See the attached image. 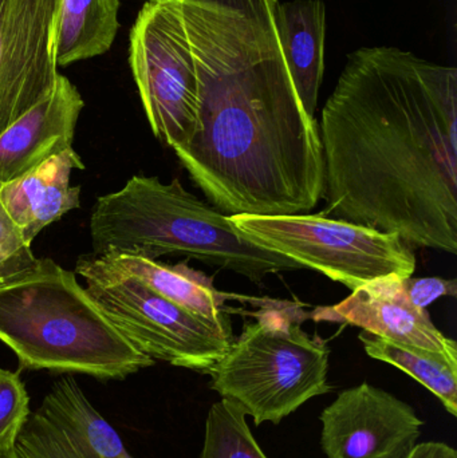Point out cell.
I'll list each match as a JSON object with an SVG mask.
<instances>
[{"label": "cell", "mask_w": 457, "mask_h": 458, "mask_svg": "<svg viewBox=\"0 0 457 458\" xmlns=\"http://www.w3.org/2000/svg\"><path fill=\"white\" fill-rule=\"evenodd\" d=\"M37 261L31 245L24 242L0 201V284L32 268Z\"/></svg>", "instance_id": "cell-21"}, {"label": "cell", "mask_w": 457, "mask_h": 458, "mask_svg": "<svg viewBox=\"0 0 457 458\" xmlns=\"http://www.w3.org/2000/svg\"><path fill=\"white\" fill-rule=\"evenodd\" d=\"M2 458H19V456H18V454H16V452H15V454H10V456L2 457Z\"/></svg>", "instance_id": "cell-24"}, {"label": "cell", "mask_w": 457, "mask_h": 458, "mask_svg": "<svg viewBox=\"0 0 457 458\" xmlns=\"http://www.w3.org/2000/svg\"><path fill=\"white\" fill-rule=\"evenodd\" d=\"M407 458H457V452L447 444L429 441L418 444Z\"/></svg>", "instance_id": "cell-23"}, {"label": "cell", "mask_w": 457, "mask_h": 458, "mask_svg": "<svg viewBox=\"0 0 457 458\" xmlns=\"http://www.w3.org/2000/svg\"><path fill=\"white\" fill-rule=\"evenodd\" d=\"M276 26L298 96L306 113L314 117L325 72V3L322 0L279 3Z\"/></svg>", "instance_id": "cell-15"}, {"label": "cell", "mask_w": 457, "mask_h": 458, "mask_svg": "<svg viewBox=\"0 0 457 458\" xmlns=\"http://www.w3.org/2000/svg\"><path fill=\"white\" fill-rule=\"evenodd\" d=\"M99 258L107 266L133 275L160 295L233 335L230 318L223 310L224 295L201 272L190 268L185 263L169 266L152 259L126 253H107Z\"/></svg>", "instance_id": "cell-16"}, {"label": "cell", "mask_w": 457, "mask_h": 458, "mask_svg": "<svg viewBox=\"0 0 457 458\" xmlns=\"http://www.w3.org/2000/svg\"><path fill=\"white\" fill-rule=\"evenodd\" d=\"M231 222L255 244L354 291L378 277L412 276L416 256L396 232L353 225L322 215L251 216Z\"/></svg>", "instance_id": "cell-7"}, {"label": "cell", "mask_w": 457, "mask_h": 458, "mask_svg": "<svg viewBox=\"0 0 457 458\" xmlns=\"http://www.w3.org/2000/svg\"><path fill=\"white\" fill-rule=\"evenodd\" d=\"M405 293L410 303L418 309L427 310L442 296H456L457 282L455 279H442V277H404L402 279Z\"/></svg>", "instance_id": "cell-22"}, {"label": "cell", "mask_w": 457, "mask_h": 458, "mask_svg": "<svg viewBox=\"0 0 457 458\" xmlns=\"http://www.w3.org/2000/svg\"><path fill=\"white\" fill-rule=\"evenodd\" d=\"M30 416L29 393L21 376L0 369V458L15 454Z\"/></svg>", "instance_id": "cell-20"}, {"label": "cell", "mask_w": 457, "mask_h": 458, "mask_svg": "<svg viewBox=\"0 0 457 458\" xmlns=\"http://www.w3.org/2000/svg\"><path fill=\"white\" fill-rule=\"evenodd\" d=\"M75 272L112 325L153 360L207 374L233 344L231 334L94 253L80 256Z\"/></svg>", "instance_id": "cell-6"}, {"label": "cell", "mask_w": 457, "mask_h": 458, "mask_svg": "<svg viewBox=\"0 0 457 458\" xmlns=\"http://www.w3.org/2000/svg\"><path fill=\"white\" fill-rule=\"evenodd\" d=\"M90 234L94 255L188 256L255 283L274 272L303 268L255 244L179 179L165 184L156 176H133L117 192L101 196L91 211Z\"/></svg>", "instance_id": "cell-4"}, {"label": "cell", "mask_w": 457, "mask_h": 458, "mask_svg": "<svg viewBox=\"0 0 457 458\" xmlns=\"http://www.w3.org/2000/svg\"><path fill=\"white\" fill-rule=\"evenodd\" d=\"M61 0H0V133L58 81Z\"/></svg>", "instance_id": "cell-9"}, {"label": "cell", "mask_w": 457, "mask_h": 458, "mask_svg": "<svg viewBox=\"0 0 457 458\" xmlns=\"http://www.w3.org/2000/svg\"><path fill=\"white\" fill-rule=\"evenodd\" d=\"M200 458H268L246 421V414L228 401L209 409Z\"/></svg>", "instance_id": "cell-19"}, {"label": "cell", "mask_w": 457, "mask_h": 458, "mask_svg": "<svg viewBox=\"0 0 457 458\" xmlns=\"http://www.w3.org/2000/svg\"><path fill=\"white\" fill-rule=\"evenodd\" d=\"M19 458H136L74 377L54 382L16 444Z\"/></svg>", "instance_id": "cell-11"}, {"label": "cell", "mask_w": 457, "mask_h": 458, "mask_svg": "<svg viewBox=\"0 0 457 458\" xmlns=\"http://www.w3.org/2000/svg\"><path fill=\"white\" fill-rule=\"evenodd\" d=\"M199 81L198 123L176 148L227 216L308 215L324 198L325 158L276 26L279 0H172Z\"/></svg>", "instance_id": "cell-1"}, {"label": "cell", "mask_w": 457, "mask_h": 458, "mask_svg": "<svg viewBox=\"0 0 457 458\" xmlns=\"http://www.w3.org/2000/svg\"><path fill=\"white\" fill-rule=\"evenodd\" d=\"M404 277L397 275L365 283L332 307H318L316 320L343 322L402 346L445 355L457 360V344L432 323L427 310L410 303Z\"/></svg>", "instance_id": "cell-12"}, {"label": "cell", "mask_w": 457, "mask_h": 458, "mask_svg": "<svg viewBox=\"0 0 457 458\" xmlns=\"http://www.w3.org/2000/svg\"><path fill=\"white\" fill-rule=\"evenodd\" d=\"M321 422L327 458H407L424 425L410 403L367 382L340 393Z\"/></svg>", "instance_id": "cell-10"}, {"label": "cell", "mask_w": 457, "mask_h": 458, "mask_svg": "<svg viewBox=\"0 0 457 458\" xmlns=\"http://www.w3.org/2000/svg\"><path fill=\"white\" fill-rule=\"evenodd\" d=\"M120 0H61L58 64L104 55L120 31Z\"/></svg>", "instance_id": "cell-17"}, {"label": "cell", "mask_w": 457, "mask_h": 458, "mask_svg": "<svg viewBox=\"0 0 457 458\" xmlns=\"http://www.w3.org/2000/svg\"><path fill=\"white\" fill-rule=\"evenodd\" d=\"M83 107L77 86L59 75L47 97L0 133V185L72 148Z\"/></svg>", "instance_id": "cell-13"}, {"label": "cell", "mask_w": 457, "mask_h": 458, "mask_svg": "<svg viewBox=\"0 0 457 458\" xmlns=\"http://www.w3.org/2000/svg\"><path fill=\"white\" fill-rule=\"evenodd\" d=\"M360 341L373 360H383L410 374L442 401L448 413L457 417V360L415 347L402 346L361 331Z\"/></svg>", "instance_id": "cell-18"}, {"label": "cell", "mask_w": 457, "mask_h": 458, "mask_svg": "<svg viewBox=\"0 0 457 458\" xmlns=\"http://www.w3.org/2000/svg\"><path fill=\"white\" fill-rule=\"evenodd\" d=\"M74 169H85L74 148L43 161L32 171L0 187V201L24 242L80 207V187H72Z\"/></svg>", "instance_id": "cell-14"}, {"label": "cell", "mask_w": 457, "mask_h": 458, "mask_svg": "<svg viewBox=\"0 0 457 458\" xmlns=\"http://www.w3.org/2000/svg\"><path fill=\"white\" fill-rule=\"evenodd\" d=\"M322 216L457 253V70L397 47H361L318 125Z\"/></svg>", "instance_id": "cell-2"}, {"label": "cell", "mask_w": 457, "mask_h": 458, "mask_svg": "<svg viewBox=\"0 0 457 458\" xmlns=\"http://www.w3.org/2000/svg\"><path fill=\"white\" fill-rule=\"evenodd\" d=\"M330 350L290 320L259 319L247 325L230 350L207 374L222 400L238 406L255 424L294 413L327 384Z\"/></svg>", "instance_id": "cell-5"}, {"label": "cell", "mask_w": 457, "mask_h": 458, "mask_svg": "<svg viewBox=\"0 0 457 458\" xmlns=\"http://www.w3.org/2000/svg\"><path fill=\"white\" fill-rule=\"evenodd\" d=\"M129 64L153 134L172 149L198 123L199 81L172 0H144L129 34Z\"/></svg>", "instance_id": "cell-8"}, {"label": "cell", "mask_w": 457, "mask_h": 458, "mask_svg": "<svg viewBox=\"0 0 457 458\" xmlns=\"http://www.w3.org/2000/svg\"><path fill=\"white\" fill-rule=\"evenodd\" d=\"M0 341L26 370L123 379L155 360L136 349L72 271L51 259L0 284Z\"/></svg>", "instance_id": "cell-3"}]
</instances>
